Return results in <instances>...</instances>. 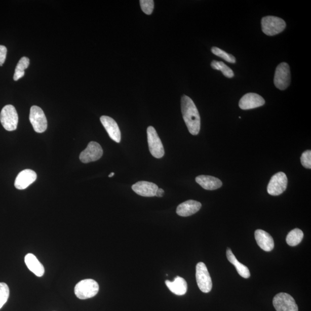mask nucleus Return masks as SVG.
<instances>
[{
  "mask_svg": "<svg viewBox=\"0 0 311 311\" xmlns=\"http://www.w3.org/2000/svg\"><path fill=\"white\" fill-rule=\"evenodd\" d=\"M181 109L183 120L189 132L192 135H197L201 128L200 113L194 102L186 95H183L182 97Z\"/></svg>",
  "mask_w": 311,
  "mask_h": 311,
  "instance_id": "obj_1",
  "label": "nucleus"
},
{
  "mask_svg": "<svg viewBox=\"0 0 311 311\" xmlns=\"http://www.w3.org/2000/svg\"><path fill=\"white\" fill-rule=\"evenodd\" d=\"M99 286L96 281L92 279H86L80 281L75 286L74 293L80 299L86 300L97 295Z\"/></svg>",
  "mask_w": 311,
  "mask_h": 311,
  "instance_id": "obj_2",
  "label": "nucleus"
},
{
  "mask_svg": "<svg viewBox=\"0 0 311 311\" xmlns=\"http://www.w3.org/2000/svg\"><path fill=\"white\" fill-rule=\"evenodd\" d=\"M263 33L268 36H274L282 32L286 28V23L281 18L276 16L264 17L261 21Z\"/></svg>",
  "mask_w": 311,
  "mask_h": 311,
  "instance_id": "obj_3",
  "label": "nucleus"
},
{
  "mask_svg": "<svg viewBox=\"0 0 311 311\" xmlns=\"http://www.w3.org/2000/svg\"><path fill=\"white\" fill-rule=\"evenodd\" d=\"M0 121L7 131H14L18 124V115L16 108L12 105H7L0 113Z\"/></svg>",
  "mask_w": 311,
  "mask_h": 311,
  "instance_id": "obj_4",
  "label": "nucleus"
},
{
  "mask_svg": "<svg viewBox=\"0 0 311 311\" xmlns=\"http://www.w3.org/2000/svg\"><path fill=\"white\" fill-rule=\"evenodd\" d=\"M196 280L201 291L209 293L212 289V281L207 266L203 262H199L196 266Z\"/></svg>",
  "mask_w": 311,
  "mask_h": 311,
  "instance_id": "obj_5",
  "label": "nucleus"
},
{
  "mask_svg": "<svg viewBox=\"0 0 311 311\" xmlns=\"http://www.w3.org/2000/svg\"><path fill=\"white\" fill-rule=\"evenodd\" d=\"M291 71L287 63L282 62L277 67L274 83L276 88L280 90H285L291 83Z\"/></svg>",
  "mask_w": 311,
  "mask_h": 311,
  "instance_id": "obj_6",
  "label": "nucleus"
},
{
  "mask_svg": "<svg viewBox=\"0 0 311 311\" xmlns=\"http://www.w3.org/2000/svg\"><path fill=\"white\" fill-rule=\"evenodd\" d=\"M288 178L283 172H278L273 175L269 182L267 190L269 195L278 196L283 194L287 189Z\"/></svg>",
  "mask_w": 311,
  "mask_h": 311,
  "instance_id": "obj_7",
  "label": "nucleus"
},
{
  "mask_svg": "<svg viewBox=\"0 0 311 311\" xmlns=\"http://www.w3.org/2000/svg\"><path fill=\"white\" fill-rule=\"evenodd\" d=\"M147 136L150 152L153 157L161 159L165 155V149L161 138L153 127H149L147 129Z\"/></svg>",
  "mask_w": 311,
  "mask_h": 311,
  "instance_id": "obj_8",
  "label": "nucleus"
},
{
  "mask_svg": "<svg viewBox=\"0 0 311 311\" xmlns=\"http://www.w3.org/2000/svg\"><path fill=\"white\" fill-rule=\"evenodd\" d=\"M29 121H30L33 130L36 133H44L47 129V119H46L43 110L38 106L31 107L30 113H29Z\"/></svg>",
  "mask_w": 311,
  "mask_h": 311,
  "instance_id": "obj_9",
  "label": "nucleus"
},
{
  "mask_svg": "<svg viewBox=\"0 0 311 311\" xmlns=\"http://www.w3.org/2000/svg\"><path fill=\"white\" fill-rule=\"evenodd\" d=\"M273 305L277 311H298L295 299L288 293H280L273 298Z\"/></svg>",
  "mask_w": 311,
  "mask_h": 311,
  "instance_id": "obj_10",
  "label": "nucleus"
},
{
  "mask_svg": "<svg viewBox=\"0 0 311 311\" xmlns=\"http://www.w3.org/2000/svg\"><path fill=\"white\" fill-rule=\"evenodd\" d=\"M103 150L98 142L91 141L87 148L80 154V160L83 163H88L98 161L102 158Z\"/></svg>",
  "mask_w": 311,
  "mask_h": 311,
  "instance_id": "obj_11",
  "label": "nucleus"
},
{
  "mask_svg": "<svg viewBox=\"0 0 311 311\" xmlns=\"http://www.w3.org/2000/svg\"><path fill=\"white\" fill-rule=\"evenodd\" d=\"M265 103V100L258 94L255 93L247 94L243 96L239 101V106L242 110H251L261 107Z\"/></svg>",
  "mask_w": 311,
  "mask_h": 311,
  "instance_id": "obj_12",
  "label": "nucleus"
},
{
  "mask_svg": "<svg viewBox=\"0 0 311 311\" xmlns=\"http://www.w3.org/2000/svg\"><path fill=\"white\" fill-rule=\"evenodd\" d=\"M37 178L35 171L27 169L21 171L17 176L15 182V186L19 190H24L34 182Z\"/></svg>",
  "mask_w": 311,
  "mask_h": 311,
  "instance_id": "obj_13",
  "label": "nucleus"
},
{
  "mask_svg": "<svg viewBox=\"0 0 311 311\" xmlns=\"http://www.w3.org/2000/svg\"><path fill=\"white\" fill-rule=\"evenodd\" d=\"M100 121L111 139L120 143L121 140V134L119 125L110 116H102L100 117Z\"/></svg>",
  "mask_w": 311,
  "mask_h": 311,
  "instance_id": "obj_14",
  "label": "nucleus"
},
{
  "mask_svg": "<svg viewBox=\"0 0 311 311\" xmlns=\"http://www.w3.org/2000/svg\"><path fill=\"white\" fill-rule=\"evenodd\" d=\"M132 190L138 195L145 197L156 196L159 188L158 185L146 181L138 182L133 185Z\"/></svg>",
  "mask_w": 311,
  "mask_h": 311,
  "instance_id": "obj_15",
  "label": "nucleus"
},
{
  "mask_svg": "<svg viewBox=\"0 0 311 311\" xmlns=\"http://www.w3.org/2000/svg\"><path fill=\"white\" fill-rule=\"evenodd\" d=\"M256 243L260 249L270 252L274 249L275 242L271 235L262 229H257L255 232Z\"/></svg>",
  "mask_w": 311,
  "mask_h": 311,
  "instance_id": "obj_16",
  "label": "nucleus"
},
{
  "mask_svg": "<svg viewBox=\"0 0 311 311\" xmlns=\"http://www.w3.org/2000/svg\"><path fill=\"white\" fill-rule=\"evenodd\" d=\"M202 205L199 202L195 200H188L179 205L176 209V213L182 217H188L198 212Z\"/></svg>",
  "mask_w": 311,
  "mask_h": 311,
  "instance_id": "obj_17",
  "label": "nucleus"
},
{
  "mask_svg": "<svg viewBox=\"0 0 311 311\" xmlns=\"http://www.w3.org/2000/svg\"><path fill=\"white\" fill-rule=\"evenodd\" d=\"M196 181L205 190H214L222 186V183L219 179L209 175H200L196 178Z\"/></svg>",
  "mask_w": 311,
  "mask_h": 311,
  "instance_id": "obj_18",
  "label": "nucleus"
},
{
  "mask_svg": "<svg viewBox=\"0 0 311 311\" xmlns=\"http://www.w3.org/2000/svg\"><path fill=\"white\" fill-rule=\"evenodd\" d=\"M166 284L170 291L176 295L182 296L186 293L187 291V284L186 280L179 276H177L174 281H166Z\"/></svg>",
  "mask_w": 311,
  "mask_h": 311,
  "instance_id": "obj_19",
  "label": "nucleus"
},
{
  "mask_svg": "<svg viewBox=\"0 0 311 311\" xmlns=\"http://www.w3.org/2000/svg\"><path fill=\"white\" fill-rule=\"evenodd\" d=\"M25 263H26L29 270L32 271L37 277L43 276L45 274V268L42 264L32 254H28L25 256Z\"/></svg>",
  "mask_w": 311,
  "mask_h": 311,
  "instance_id": "obj_20",
  "label": "nucleus"
},
{
  "mask_svg": "<svg viewBox=\"0 0 311 311\" xmlns=\"http://www.w3.org/2000/svg\"><path fill=\"white\" fill-rule=\"evenodd\" d=\"M227 259L229 260L230 263H232L233 265L236 268L239 275L243 277L245 279H249L250 277V272L249 268L245 265H244L240 262H239L236 258V256L234 255L232 250L230 249H227L226 251Z\"/></svg>",
  "mask_w": 311,
  "mask_h": 311,
  "instance_id": "obj_21",
  "label": "nucleus"
},
{
  "mask_svg": "<svg viewBox=\"0 0 311 311\" xmlns=\"http://www.w3.org/2000/svg\"><path fill=\"white\" fill-rule=\"evenodd\" d=\"M304 234L302 231L298 228L294 229L290 232L286 238L288 245L290 246H296L300 244L303 239Z\"/></svg>",
  "mask_w": 311,
  "mask_h": 311,
  "instance_id": "obj_22",
  "label": "nucleus"
},
{
  "mask_svg": "<svg viewBox=\"0 0 311 311\" xmlns=\"http://www.w3.org/2000/svg\"><path fill=\"white\" fill-rule=\"evenodd\" d=\"M29 65V58L26 57H23L20 59L17 65L14 75L15 81H18L21 78H22L25 74L24 70H26Z\"/></svg>",
  "mask_w": 311,
  "mask_h": 311,
  "instance_id": "obj_23",
  "label": "nucleus"
},
{
  "mask_svg": "<svg viewBox=\"0 0 311 311\" xmlns=\"http://www.w3.org/2000/svg\"><path fill=\"white\" fill-rule=\"evenodd\" d=\"M211 66L214 69L220 70L226 77L232 78L234 76L233 70L224 62L214 60L211 63Z\"/></svg>",
  "mask_w": 311,
  "mask_h": 311,
  "instance_id": "obj_24",
  "label": "nucleus"
},
{
  "mask_svg": "<svg viewBox=\"0 0 311 311\" xmlns=\"http://www.w3.org/2000/svg\"><path fill=\"white\" fill-rule=\"evenodd\" d=\"M211 51L214 55L224 59L226 62L232 63V64H234V63L236 62V58H235L232 54L226 53L220 48L213 47L211 49Z\"/></svg>",
  "mask_w": 311,
  "mask_h": 311,
  "instance_id": "obj_25",
  "label": "nucleus"
},
{
  "mask_svg": "<svg viewBox=\"0 0 311 311\" xmlns=\"http://www.w3.org/2000/svg\"><path fill=\"white\" fill-rule=\"evenodd\" d=\"M9 296V287L6 283H0V309L6 303Z\"/></svg>",
  "mask_w": 311,
  "mask_h": 311,
  "instance_id": "obj_26",
  "label": "nucleus"
},
{
  "mask_svg": "<svg viewBox=\"0 0 311 311\" xmlns=\"http://www.w3.org/2000/svg\"><path fill=\"white\" fill-rule=\"evenodd\" d=\"M140 6L141 10L146 15L152 14L154 9V2L153 0H141Z\"/></svg>",
  "mask_w": 311,
  "mask_h": 311,
  "instance_id": "obj_27",
  "label": "nucleus"
},
{
  "mask_svg": "<svg viewBox=\"0 0 311 311\" xmlns=\"http://www.w3.org/2000/svg\"><path fill=\"white\" fill-rule=\"evenodd\" d=\"M301 163L302 166L306 169H311V151L309 150H306L305 152L302 153L301 157Z\"/></svg>",
  "mask_w": 311,
  "mask_h": 311,
  "instance_id": "obj_28",
  "label": "nucleus"
},
{
  "mask_svg": "<svg viewBox=\"0 0 311 311\" xmlns=\"http://www.w3.org/2000/svg\"><path fill=\"white\" fill-rule=\"evenodd\" d=\"M7 53L6 46L0 45V66H2L5 62Z\"/></svg>",
  "mask_w": 311,
  "mask_h": 311,
  "instance_id": "obj_29",
  "label": "nucleus"
},
{
  "mask_svg": "<svg viewBox=\"0 0 311 311\" xmlns=\"http://www.w3.org/2000/svg\"><path fill=\"white\" fill-rule=\"evenodd\" d=\"M164 194H165V191H164L162 188H159L157 193H156V196L158 197H162Z\"/></svg>",
  "mask_w": 311,
  "mask_h": 311,
  "instance_id": "obj_30",
  "label": "nucleus"
},
{
  "mask_svg": "<svg viewBox=\"0 0 311 311\" xmlns=\"http://www.w3.org/2000/svg\"><path fill=\"white\" fill-rule=\"evenodd\" d=\"M114 175H115V174L113 173V172H112V173H111L110 175H108V177L109 178H111V177H112V176H113Z\"/></svg>",
  "mask_w": 311,
  "mask_h": 311,
  "instance_id": "obj_31",
  "label": "nucleus"
}]
</instances>
